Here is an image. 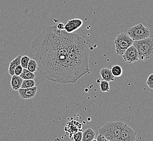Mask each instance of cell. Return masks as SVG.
<instances>
[{
	"label": "cell",
	"mask_w": 153,
	"mask_h": 141,
	"mask_svg": "<svg viewBox=\"0 0 153 141\" xmlns=\"http://www.w3.org/2000/svg\"><path fill=\"white\" fill-rule=\"evenodd\" d=\"M38 70L47 80L75 83L90 73L89 50L85 39L76 33L47 27L31 42Z\"/></svg>",
	"instance_id": "1"
},
{
	"label": "cell",
	"mask_w": 153,
	"mask_h": 141,
	"mask_svg": "<svg viewBox=\"0 0 153 141\" xmlns=\"http://www.w3.org/2000/svg\"><path fill=\"white\" fill-rule=\"evenodd\" d=\"M123 123L122 121L108 122L99 129L98 134L103 136L107 141H119Z\"/></svg>",
	"instance_id": "2"
},
{
	"label": "cell",
	"mask_w": 153,
	"mask_h": 141,
	"mask_svg": "<svg viewBox=\"0 0 153 141\" xmlns=\"http://www.w3.org/2000/svg\"><path fill=\"white\" fill-rule=\"evenodd\" d=\"M133 45L137 50L139 60L146 61L152 58L153 40L149 37L141 40L134 41Z\"/></svg>",
	"instance_id": "3"
},
{
	"label": "cell",
	"mask_w": 153,
	"mask_h": 141,
	"mask_svg": "<svg viewBox=\"0 0 153 141\" xmlns=\"http://www.w3.org/2000/svg\"><path fill=\"white\" fill-rule=\"evenodd\" d=\"M133 40L126 33H121L117 36L114 40L116 52L118 56H122L127 49L133 45Z\"/></svg>",
	"instance_id": "4"
},
{
	"label": "cell",
	"mask_w": 153,
	"mask_h": 141,
	"mask_svg": "<svg viewBox=\"0 0 153 141\" xmlns=\"http://www.w3.org/2000/svg\"><path fill=\"white\" fill-rule=\"evenodd\" d=\"M127 34L133 41L141 40L149 37L150 31L142 24L129 28L127 31Z\"/></svg>",
	"instance_id": "5"
},
{
	"label": "cell",
	"mask_w": 153,
	"mask_h": 141,
	"mask_svg": "<svg viewBox=\"0 0 153 141\" xmlns=\"http://www.w3.org/2000/svg\"><path fill=\"white\" fill-rule=\"evenodd\" d=\"M136 133L127 124L123 123L119 141H136Z\"/></svg>",
	"instance_id": "6"
},
{
	"label": "cell",
	"mask_w": 153,
	"mask_h": 141,
	"mask_svg": "<svg viewBox=\"0 0 153 141\" xmlns=\"http://www.w3.org/2000/svg\"><path fill=\"white\" fill-rule=\"evenodd\" d=\"M123 61L128 64H132L139 60L137 50L133 45L130 46L122 56Z\"/></svg>",
	"instance_id": "7"
},
{
	"label": "cell",
	"mask_w": 153,
	"mask_h": 141,
	"mask_svg": "<svg viewBox=\"0 0 153 141\" xmlns=\"http://www.w3.org/2000/svg\"><path fill=\"white\" fill-rule=\"evenodd\" d=\"M83 24V21L78 18L69 20L65 24L64 30L68 33H72L79 29Z\"/></svg>",
	"instance_id": "8"
},
{
	"label": "cell",
	"mask_w": 153,
	"mask_h": 141,
	"mask_svg": "<svg viewBox=\"0 0 153 141\" xmlns=\"http://www.w3.org/2000/svg\"><path fill=\"white\" fill-rule=\"evenodd\" d=\"M20 98L23 99H30L36 96L38 91V87L34 86L30 88H20L18 90Z\"/></svg>",
	"instance_id": "9"
},
{
	"label": "cell",
	"mask_w": 153,
	"mask_h": 141,
	"mask_svg": "<svg viewBox=\"0 0 153 141\" xmlns=\"http://www.w3.org/2000/svg\"><path fill=\"white\" fill-rule=\"evenodd\" d=\"M82 129V125L77 121L74 120L68 122L65 127L66 134H69L70 135V137H71V135H73L74 133L81 131Z\"/></svg>",
	"instance_id": "10"
},
{
	"label": "cell",
	"mask_w": 153,
	"mask_h": 141,
	"mask_svg": "<svg viewBox=\"0 0 153 141\" xmlns=\"http://www.w3.org/2000/svg\"><path fill=\"white\" fill-rule=\"evenodd\" d=\"M100 75L102 80L108 82L115 80V76H113L111 70L110 68H103L100 70Z\"/></svg>",
	"instance_id": "11"
},
{
	"label": "cell",
	"mask_w": 153,
	"mask_h": 141,
	"mask_svg": "<svg viewBox=\"0 0 153 141\" xmlns=\"http://www.w3.org/2000/svg\"><path fill=\"white\" fill-rule=\"evenodd\" d=\"M23 80V79L21 78L19 76H16L14 74V76H12L10 80V85L12 89L14 91H18L21 88Z\"/></svg>",
	"instance_id": "12"
},
{
	"label": "cell",
	"mask_w": 153,
	"mask_h": 141,
	"mask_svg": "<svg viewBox=\"0 0 153 141\" xmlns=\"http://www.w3.org/2000/svg\"><path fill=\"white\" fill-rule=\"evenodd\" d=\"M22 56L19 55L17 56L15 59H13L9 63V68L8 72L9 75L13 76L14 75V70L15 68L18 66V65H20V60Z\"/></svg>",
	"instance_id": "13"
},
{
	"label": "cell",
	"mask_w": 153,
	"mask_h": 141,
	"mask_svg": "<svg viewBox=\"0 0 153 141\" xmlns=\"http://www.w3.org/2000/svg\"><path fill=\"white\" fill-rule=\"evenodd\" d=\"M96 133L91 128L86 129L82 132V141H91L95 138Z\"/></svg>",
	"instance_id": "14"
},
{
	"label": "cell",
	"mask_w": 153,
	"mask_h": 141,
	"mask_svg": "<svg viewBox=\"0 0 153 141\" xmlns=\"http://www.w3.org/2000/svg\"><path fill=\"white\" fill-rule=\"evenodd\" d=\"M21 78L23 80L34 79L36 78L35 74L30 72L27 68H24L22 72L20 75Z\"/></svg>",
	"instance_id": "15"
},
{
	"label": "cell",
	"mask_w": 153,
	"mask_h": 141,
	"mask_svg": "<svg viewBox=\"0 0 153 141\" xmlns=\"http://www.w3.org/2000/svg\"><path fill=\"white\" fill-rule=\"evenodd\" d=\"M27 69L34 73L38 70V64L34 59H30Z\"/></svg>",
	"instance_id": "16"
},
{
	"label": "cell",
	"mask_w": 153,
	"mask_h": 141,
	"mask_svg": "<svg viewBox=\"0 0 153 141\" xmlns=\"http://www.w3.org/2000/svg\"><path fill=\"white\" fill-rule=\"evenodd\" d=\"M114 76L116 77L121 76L123 74V69L120 65H115L111 69Z\"/></svg>",
	"instance_id": "17"
},
{
	"label": "cell",
	"mask_w": 153,
	"mask_h": 141,
	"mask_svg": "<svg viewBox=\"0 0 153 141\" xmlns=\"http://www.w3.org/2000/svg\"><path fill=\"white\" fill-rule=\"evenodd\" d=\"M36 86V82L34 79H26L24 80L21 88H32Z\"/></svg>",
	"instance_id": "18"
},
{
	"label": "cell",
	"mask_w": 153,
	"mask_h": 141,
	"mask_svg": "<svg viewBox=\"0 0 153 141\" xmlns=\"http://www.w3.org/2000/svg\"><path fill=\"white\" fill-rule=\"evenodd\" d=\"M100 90L103 92H108L110 90L109 82L102 80L100 83Z\"/></svg>",
	"instance_id": "19"
},
{
	"label": "cell",
	"mask_w": 153,
	"mask_h": 141,
	"mask_svg": "<svg viewBox=\"0 0 153 141\" xmlns=\"http://www.w3.org/2000/svg\"><path fill=\"white\" fill-rule=\"evenodd\" d=\"M30 58L28 56H22L21 58L20 65L23 68H27Z\"/></svg>",
	"instance_id": "20"
},
{
	"label": "cell",
	"mask_w": 153,
	"mask_h": 141,
	"mask_svg": "<svg viewBox=\"0 0 153 141\" xmlns=\"http://www.w3.org/2000/svg\"><path fill=\"white\" fill-rule=\"evenodd\" d=\"M82 132L81 131L74 133L73 135V140L74 141H82Z\"/></svg>",
	"instance_id": "21"
},
{
	"label": "cell",
	"mask_w": 153,
	"mask_h": 141,
	"mask_svg": "<svg viewBox=\"0 0 153 141\" xmlns=\"http://www.w3.org/2000/svg\"><path fill=\"white\" fill-rule=\"evenodd\" d=\"M146 84L149 88H153V74H151L150 76L148 77L147 80L146 81Z\"/></svg>",
	"instance_id": "22"
},
{
	"label": "cell",
	"mask_w": 153,
	"mask_h": 141,
	"mask_svg": "<svg viewBox=\"0 0 153 141\" xmlns=\"http://www.w3.org/2000/svg\"><path fill=\"white\" fill-rule=\"evenodd\" d=\"M23 69L24 68L20 65H18V66L15 68V70H14V74L20 76V75L22 72Z\"/></svg>",
	"instance_id": "23"
},
{
	"label": "cell",
	"mask_w": 153,
	"mask_h": 141,
	"mask_svg": "<svg viewBox=\"0 0 153 141\" xmlns=\"http://www.w3.org/2000/svg\"><path fill=\"white\" fill-rule=\"evenodd\" d=\"M56 28L59 30H64V26L65 24L62 23H59L58 24H56Z\"/></svg>",
	"instance_id": "24"
},
{
	"label": "cell",
	"mask_w": 153,
	"mask_h": 141,
	"mask_svg": "<svg viewBox=\"0 0 153 141\" xmlns=\"http://www.w3.org/2000/svg\"><path fill=\"white\" fill-rule=\"evenodd\" d=\"M97 141H107L106 138H105L103 136L99 134L97 137Z\"/></svg>",
	"instance_id": "25"
},
{
	"label": "cell",
	"mask_w": 153,
	"mask_h": 141,
	"mask_svg": "<svg viewBox=\"0 0 153 141\" xmlns=\"http://www.w3.org/2000/svg\"><path fill=\"white\" fill-rule=\"evenodd\" d=\"M91 141H97V139H94L93 140H92Z\"/></svg>",
	"instance_id": "26"
},
{
	"label": "cell",
	"mask_w": 153,
	"mask_h": 141,
	"mask_svg": "<svg viewBox=\"0 0 153 141\" xmlns=\"http://www.w3.org/2000/svg\"></svg>",
	"instance_id": "27"
}]
</instances>
